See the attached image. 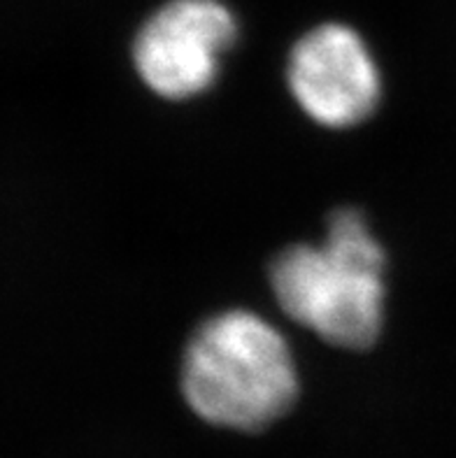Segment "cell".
<instances>
[{"label": "cell", "instance_id": "2", "mask_svg": "<svg viewBox=\"0 0 456 458\" xmlns=\"http://www.w3.org/2000/svg\"><path fill=\"white\" fill-rule=\"evenodd\" d=\"M182 395L205 424L259 433L289 412L298 395L289 344L249 310L214 314L186 344Z\"/></svg>", "mask_w": 456, "mask_h": 458}, {"label": "cell", "instance_id": "3", "mask_svg": "<svg viewBox=\"0 0 456 458\" xmlns=\"http://www.w3.org/2000/svg\"><path fill=\"white\" fill-rule=\"evenodd\" d=\"M236 40V17L219 0H168L140 26L133 65L156 96L186 100L212 87Z\"/></svg>", "mask_w": 456, "mask_h": 458}, {"label": "cell", "instance_id": "1", "mask_svg": "<svg viewBox=\"0 0 456 458\" xmlns=\"http://www.w3.org/2000/svg\"><path fill=\"white\" fill-rule=\"evenodd\" d=\"M382 244L370 235L364 215L335 209L322 247L291 244L268 267L280 308L323 343L340 349H368L384 321Z\"/></svg>", "mask_w": 456, "mask_h": 458}, {"label": "cell", "instance_id": "4", "mask_svg": "<svg viewBox=\"0 0 456 458\" xmlns=\"http://www.w3.org/2000/svg\"><path fill=\"white\" fill-rule=\"evenodd\" d=\"M287 87L312 122L352 128L380 103V72L361 35L345 23H322L291 47Z\"/></svg>", "mask_w": 456, "mask_h": 458}]
</instances>
